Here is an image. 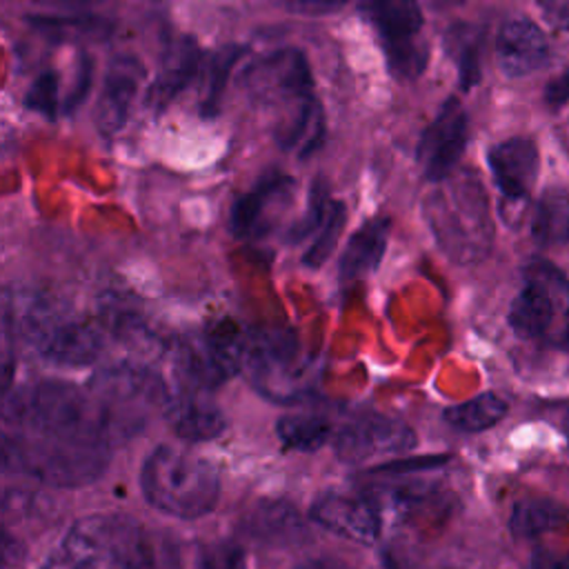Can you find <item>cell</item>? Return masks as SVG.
I'll list each match as a JSON object with an SVG mask.
<instances>
[{
    "label": "cell",
    "instance_id": "obj_30",
    "mask_svg": "<svg viewBox=\"0 0 569 569\" xmlns=\"http://www.w3.org/2000/svg\"><path fill=\"white\" fill-rule=\"evenodd\" d=\"M345 224H347V207H345V202L342 200H331L322 227L316 231L313 242L302 253V264L309 267V269L322 267L331 258V253H333V249H336V244H338V240L342 236Z\"/></svg>",
    "mask_w": 569,
    "mask_h": 569
},
{
    "label": "cell",
    "instance_id": "obj_5",
    "mask_svg": "<svg viewBox=\"0 0 569 569\" xmlns=\"http://www.w3.org/2000/svg\"><path fill=\"white\" fill-rule=\"evenodd\" d=\"M111 445L96 438H47L2 431V467L51 487H82L109 467Z\"/></svg>",
    "mask_w": 569,
    "mask_h": 569
},
{
    "label": "cell",
    "instance_id": "obj_41",
    "mask_svg": "<svg viewBox=\"0 0 569 569\" xmlns=\"http://www.w3.org/2000/svg\"><path fill=\"white\" fill-rule=\"evenodd\" d=\"M38 4H44V7H62V9H82V7H91V4H98L102 0H33Z\"/></svg>",
    "mask_w": 569,
    "mask_h": 569
},
{
    "label": "cell",
    "instance_id": "obj_18",
    "mask_svg": "<svg viewBox=\"0 0 569 569\" xmlns=\"http://www.w3.org/2000/svg\"><path fill=\"white\" fill-rule=\"evenodd\" d=\"M207 393L189 387H178V391L169 393L162 416L178 438L204 442L224 433L227 418Z\"/></svg>",
    "mask_w": 569,
    "mask_h": 569
},
{
    "label": "cell",
    "instance_id": "obj_17",
    "mask_svg": "<svg viewBox=\"0 0 569 569\" xmlns=\"http://www.w3.org/2000/svg\"><path fill=\"white\" fill-rule=\"evenodd\" d=\"M240 529L267 547H291L309 540V527L302 513L284 498L256 500L242 516Z\"/></svg>",
    "mask_w": 569,
    "mask_h": 569
},
{
    "label": "cell",
    "instance_id": "obj_4",
    "mask_svg": "<svg viewBox=\"0 0 569 569\" xmlns=\"http://www.w3.org/2000/svg\"><path fill=\"white\" fill-rule=\"evenodd\" d=\"M140 491L156 511L196 520L216 509L220 476L207 458L182 447L158 445L142 462Z\"/></svg>",
    "mask_w": 569,
    "mask_h": 569
},
{
    "label": "cell",
    "instance_id": "obj_27",
    "mask_svg": "<svg viewBox=\"0 0 569 569\" xmlns=\"http://www.w3.org/2000/svg\"><path fill=\"white\" fill-rule=\"evenodd\" d=\"M567 525H569V509L549 498L520 500L516 502L509 518V529L518 538H533Z\"/></svg>",
    "mask_w": 569,
    "mask_h": 569
},
{
    "label": "cell",
    "instance_id": "obj_33",
    "mask_svg": "<svg viewBox=\"0 0 569 569\" xmlns=\"http://www.w3.org/2000/svg\"><path fill=\"white\" fill-rule=\"evenodd\" d=\"M329 204H331V200H329V193H327V184H325L322 178H316L313 187H311V193H309V200H307L305 216L287 233L289 242H300L307 236H311L313 231H318L322 227L325 218H327Z\"/></svg>",
    "mask_w": 569,
    "mask_h": 569
},
{
    "label": "cell",
    "instance_id": "obj_12",
    "mask_svg": "<svg viewBox=\"0 0 569 569\" xmlns=\"http://www.w3.org/2000/svg\"><path fill=\"white\" fill-rule=\"evenodd\" d=\"M309 518L327 531L360 545H373L382 533V509L373 493L322 491L313 498Z\"/></svg>",
    "mask_w": 569,
    "mask_h": 569
},
{
    "label": "cell",
    "instance_id": "obj_35",
    "mask_svg": "<svg viewBox=\"0 0 569 569\" xmlns=\"http://www.w3.org/2000/svg\"><path fill=\"white\" fill-rule=\"evenodd\" d=\"M449 460V456H429V458H416V460H400V462H385L378 465L373 471L376 473H398L405 476L409 471H420V469H431V467H440Z\"/></svg>",
    "mask_w": 569,
    "mask_h": 569
},
{
    "label": "cell",
    "instance_id": "obj_19",
    "mask_svg": "<svg viewBox=\"0 0 569 569\" xmlns=\"http://www.w3.org/2000/svg\"><path fill=\"white\" fill-rule=\"evenodd\" d=\"M358 11L373 24L385 51L420 40L425 16L416 0H362Z\"/></svg>",
    "mask_w": 569,
    "mask_h": 569
},
{
    "label": "cell",
    "instance_id": "obj_1",
    "mask_svg": "<svg viewBox=\"0 0 569 569\" xmlns=\"http://www.w3.org/2000/svg\"><path fill=\"white\" fill-rule=\"evenodd\" d=\"M436 184L425 196L422 213L438 249L462 267L485 260L496 229L482 180L471 169H456Z\"/></svg>",
    "mask_w": 569,
    "mask_h": 569
},
{
    "label": "cell",
    "instance_id": "obj_39",
    "mask_svg": "<svg viewBox=\"0 0 569 569\" xmlns=\"http://www.w3.org/2000/svg\"><path fill=\"white\" fill-rule=\"evenodd\" d=\"M545 100H547L549 104H553V107L569 102V69H567L565 73L556 76V78L547 84V89H545Z\"/></svg>",
    "mask_w": 569,
    "mask_h": 569
},
{
    "label": "cell",
    "instance_id": "obj_22",
    "mask_svg": "<svg viewBox=\"0 0 569 569\" xmlns=\"http://www.w3.org/2000/svg\"><path fill=\"white\" fill-rule=\"evenodd\" d=\"M273 138L282 151L296 153L298 158L313 156L325 142V111L320 100L316 98L293 113L276 120Z\"/></svg>",
    "mask_w": 569,
    "mask_h": 569
},
{
    "label": "cell",
    "instance_id": "obj_9",
    "mask_svg": "<svg viewBox=\"0 0 569 569\" xmlns=\"http://www.w3.org/2000/svg\"><path fill=\"white\" fill-rule=\"evenodd\" d=\"M244 367L253 387L276 402H298L307 393L305 365L298 345L289 333H262L247 340Z\"/></svg>",
    "mask_w": 569,
    "mask_h": 569
},
{
    "label": "cell",
    "instance_id": "obj_16",
    "mask_svg": "<svg viewBox=\"0 0 569 569\" xmlns=\"http://www.w3.org/2000/svg\"><path fill=\"white\" fill-rule=\"evenodd\" d=\"M202 64L200 44L191 36L173 38L160 58V69L151 80L144 102L153 113H162L198 76Z\"/></svg>",
    "mask_w": 569,
    "mask_h": 569
},
{
    "label": "cell",
    "instance_id": "obj_11",
    "mask_svg": "<svg viewBox=\"0 0 569 569\" xmlns=\"http://www.w3.org/2000/svg\"><path fill=\"white\" fill-rule=\"evenodd\" d=\"M487 162L500 191V216L513 224L520 218L527 196L538 178V147L525 136H513L493 144L487 153Z\"/></svg>",
    "mask_w": 569,
    "mask_h": 569
},
{
    "label": "cell",
    "instance_id": "obj_28",
    "mask_svg": "<svg viewBox=\"0 0 569 569\" xmlns=\"http://www.w3.org/2000/svg\"><path fill=\"white\" fill-rule=\"evenodd\" d=\"M445 49L456 64L460 87H476L480 82L482 31L469 22H453L445 33Z\"/></svg>",
    "mask_w": 569,
    "mask_h": 569
},
{
    "label": "cell",
    "instance_id": "obj_13",
    "mask_svg": "<svg viewBox=\"0 0 569 569\" xmlns=\"http://www.w3.org/2000/svg\"><path fill=\"white\" fill-rule=\"evenodd\" d=\"M469 138V120L458 98L442 102L433 120L420 136L416 156L422 173L431 182H440L456 171Z\"/></svg>",
    "mask_w": 569,
    "mask_h": 569
},
{
    "label": "cell",
    "instance_id": "obj_40",
    "mask_svg": "<svg viewBox=\"0 0 569 569\" xmlns=\"http://www.w3.org/2000/svg\"><path fill=\"white\" fill-rule=\"evenodd\" d=\"M293 569H353V567H349L340 560H333V558H311V560L296 565Z\"/></svg>",
    "mask_w": 569,
    "mask_h": 569
},
{
    "label": "cell",
    "instance_id": "obj_24",
    "mask_svg": "<svg viewBox=\"0 0 569 569\" xmlns=\"http://www.w3.org/2000/svg\"><path fill=\"white\" fill-rule=\"evenodd\" d=\"M333 422L322 413L293 411L276 420V436L289 451H316L333 440Z\"/></svg>",
    "mask_w": 569,
    "mask_h": 569
},
{
    "label": "cell",
    "instance_id": "obj_26",
    "mask_svg": "<svg viewBox=\"0 0 569 569\" xmlns=\"http://www.w3.org/2000/svg\"><path fill=\"white\" fill-rule=\"evenodd\" d=\"M507 411H509V405L505 398H500L493 391H485L465 402L447 407L442 418L456 431L480 433L498 425L507 416Z\"/></svg>",
    "mask_w": 569,
    "mask_h": 569
},
{
    "label": "cell",
    "instance_id": "obj_29",
    "mask_svg": "<svg viewBox=\"0 0 569 569\" xmlns=\"http://www.w3.org/2000/svg\"><path fill=\"white\" fill-rule=\"evenodd\" d=\"M531 231L533 238L542 244L565 242L569 238V200L560 193L540 200L533 213Z\"/></svg>",
    "mask_w": 569,
    "mask_h": 569
},
{
    "label": "cell",
    "instance_id": "obj_37",
    "mask_svg": "<svg viewBox=\"0 0 569 569\" xmlns=\"http://www.w3.org/2000/svg\"><path fill=\"white\" fill-rule=\"evenodd\" d=\"M538 4L549 24L569 31V0H538Z\"/></svg>",
    "mask_w": 569,
    "mask_h": 569
},
{
    "label": "cell",
    "instance_id": "obj_2",
    "mask_svg": "<svg viewBox=\"0 0 569 569\" xmlns=\"http://www.w3.org/2000/svg\"><path fill=\"white\" fill-rule=\"evenodd\" d=\"M4 433L47 438H107L91 393L67 380H29L4 391Z\"/></svg>",
    "mask_w": 569,
    "mask_h": 569
},
{
    "label": "cell",
    "instance_id": "obj_38",
    "mask_svg": "<svg viewBox=\"0 0 569 569\" xmlns=\"http://www.w3.org/2000/svg\"><path fill=\"white\" fill-rule=\"evenodd\" d=\"M525 569H569L567 560L560 558L558 553H553L551 549H545V547H538L531 551L529 556V562Z\"/></svg>",
    "mask_w": 569,
    "mask_h": 569
},
{
    "label": "cell",
    "instance_id": "obj_7",
    "mask_svg": "<svg viewBox=\"0 0 569 569\" xmlns=\"http://www.w3.org/2000/svg\"><path fill=\"white\" fill-rule=\"evenodd\" d=\"M240 78L251 102L276 109L278 120L318 98L309 62L296 47L276 49L256 58Z\"/></svg>",
    "mask_w": 569,
    "mask_h": 569
},
{
    "label": "cell",
    "instance_id": "obj_32",
    "mask_svg": "<svg viewBox=\"0 0 569 569\" xmlns=\"http://www.w3.org/2000/svg\"><path fill=\"white\" fill-rule=\"evenodd\" d=\"M58 84H60V80L53 69L40 71L24 93V107L33 113H40L47 120H56L60 113Z\"/></svg>",
    "mask_w": 569,
    "mask_h": 569
},
{
    "label": "cell",
    "instance_id": "obj_36",
    "mask_svg": "<svg viewBox=\"0 0 569 569\" xmlns=\"http://www.w3.org/2000/svg\"><path fill=\"white\" fill-rule=\"evenodd\" d=\"M278 2L282 7H287L289 11L320 16V13H336V11H340L349 0H278Z\"/></svg>",
    "mask_w": 569,
    "mask_h": 569
},
{
    "label": "cell",
    "instance_id": "obj_3",
    "mask_svg": "<svg viewBox=\"0 0 569 569\" xmlns=\"http://www.w3.org/2000/svg\"><path fill=\"white\" fill-rule=\"evenodd\" d=\"M153 549L142 525L127 513L78 518L40 569H151Z\"/></svg>",
    "mask_w": 569,
    "mask_h": 569
},
{
    "label": "cell",
    "instance_id": "obj_20",
    "mask_svg": "<svg viewBox=\"0 0 569 569\" xmlns=\"http://www.w3.org/2000/svg\"><path fill=\"white\" fill-rule=\"evenodd\" d=\"M293 180L282 173L264 176L251 191L240 196L229 213V229L236 238H251L260 227L264 211L287 193H291Z\"/></svg>",
    "mask_w": 569,
    "mask_h": 569
},
{
    "label": "cell",
    "instance_id": "obj_14",
    "mask_svg": "<svg viewBox=\"0 0 569 569\" xmlns=\"http://www.w3.org/2000/svg\"><path fill=\"white\" fill-rule=\"evenodd\" d=\"M142 80L144 64L136 56L122 53L109 62L93 118L102 138H113L127 124Z\"/></svg>",
    "mask_w": 569,
    "mask_h": 569
},
{
    "label": "cell",
    "instance_id": "obj_6",
    "mask_svg": "<svg viewBox=\"0 0 569 569\" xmlns=\"http://www.w3.org/2000/svg\"><path fill=\"white\" fill-rule=\"evenodd\" d=\"M4 313L16 318V336L51 365L87 367L102 353V331L91 322L67 318L44 296L20 293L16 296V309L4 302Z\"/></svg>",
    "mask_w": 569,
    "mask_h": 569
},
{
    "label": "cell",
    "instance_id": "obj_34",
    "mask_svg": "<svg viewBox=\"0 0 569 569\" xmlns=\"http://www.w3.org/2000/svg\"><path fill=\"white\" fill-rule=\"evenodd\" d=\"M91 82H93V60L87 53H78L76 58V71H73V84L62 102V113L64 116H73L84 100L89 98L91 91Z\"/></svg>",
    "mask_w": 569,
    "mask_h": 569
},
{
    "label": "cell",
    "instance_id": "obj_10",
    "mask_svg": "<svg viewBox=\"0 0 569 569\" xmlns=\"http://www.w3.org/2000/svg\"><path fill=\"white\" fill-rule=\"evenodd\" d=\"M416 445L418 433L409 422L382 413L362 416L342 425L331 440L333 456L347 465L409 453Z\"/></svg>",
    "mask_w": 569,
    "mask_h": 569
},
{
    "label": "cell",
    "instance_id": "obj_21",
    "mask_svg": "<svg viewBox=\"0 0 569 569\" xmlns=\"http://www.w3.org/2000/svg\"><path fill=\"white\" fill-rule=\"evenodd\" d=\"M389 229V218H371L349 238L338 262V271L345 280L365 278L367 273L378 269L387 249Z\"/></svg>",
    "mask_w": 569,
    "mask_h": 569
},
{
    "label": "cell",
    "instance_id": "obj_43",
    "mask_svg": "<svg viewBox=\"0 0 569 569\" xmlns=\"http://www.w3.org/2000/svg\"><path fill=\"white\" fill-rule=\"evenodd\" d=\"M567 438H569V427H567Z\"/></svg>",
    "mask_w": 569,
    "mask_h": 569
},
{
    "label": "cell",
    "instance_id": "obj_15",
    "mask_svg": "<svg viewBox=\"0 0 569 569\" xmlns=\"http://www.w3.org/2000/svg\"><path fill=\"white\" fill-rule=\"evenodd\" d=\"M549 56L545 31L529 18H509L496 36V64L505 78H525L542 67Z\"/></svg>",
    "mask_w": 569,
    "mask_h": 569
},
{
    "label": "cell",
    "instance_id": "obj_42",
    "mask_svg": "<svg viewBox=\"0 0 569 569\" xmlns=\"http://www.w3.org/2000/svg\"><path fill=\"white\" fill-rule=\"evenodd\" d=\"M560 345H562V347H565V349L569 351V327L565 329V333H562V340H560Z\"/></svg>",
    "mask_w": 569,
    "mask_h": 569
},
{
    "label": "cell",
    "instance_id": "obj_31",
    "mask_svg": "<svg viewBox=\"0 0 569 569\" xmlns=\"http://www.w3.org/2000/svg\"><path fill=\"white\" fill-rule=\"evenodd\" d=\"M198 569H247V549L236 540H211L196 551Z\"/></svg>",
    "mask_w": 569,
    "mask_h": 569
},
{
    "label": "cell",
    "instance_id": "obj_25",
    "mask_svg": "<svg viewBox=\"0 0 569 569\" xmlns=\"http://www.w3.org/2000/svg\"><path fill=\"white\" fill-rule=\"evenodd\" d=\"M247 53L244 44H222L204 64L202 73V89H200V116L202 118H216L220 111V102L224 96V89L229 84L233 67L242 60Z\"/></svg>",
    "mask_w": 569,
    "mask_h": 569
},
{
    "label": "cell",
    "instance_id": "obj_8",
    "mask_svg": "<svg viewBox=\"0 0 569 569\" xmlns=\"http://www.w3.org/2000/svg\"><path fill=\"white\" fill-rule=\"evenodd\" d=\"M569 316V280L551 262L536 260L525 267L522 284L509 307V327L522 340L545 336Z\"/></svg>",
    "mask_w": 569,
    "mask_h": 569
},
{
    "label": "cell",
    "instance_id": "obj_23",
    "mask_svg": "<svg viewBox=\"0 0 569 569\" xmlns=\"http://www.w3.org/2000/svg\"><path fill=\"white\" fill-rule=\"evenodd\" d=\"M27 24L49 42H100L113 33V22L93 13L27 16Z\"/></svg>",
    "mask_w": 569,
    "mask_h": 569
}]
</instances>
